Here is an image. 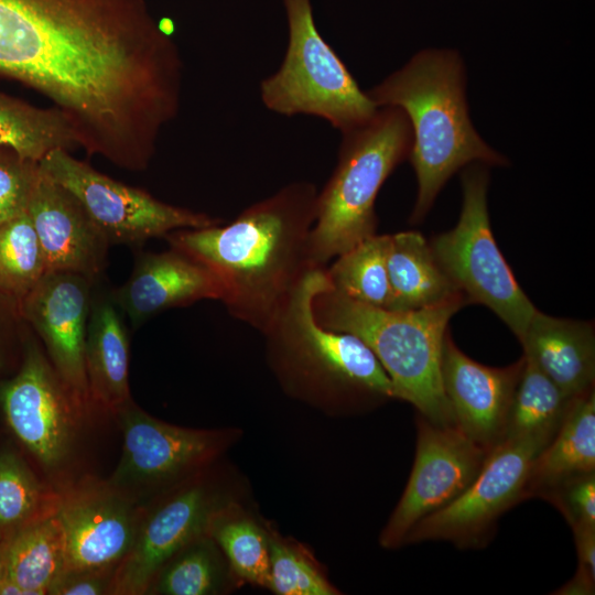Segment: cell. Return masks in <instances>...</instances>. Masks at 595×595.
<instances>
[{"instance_id":"6da1fadb","label":"cell","mask_w":595,"mask_h":595,"mask_svg":"<svg viewBox=\"0 0 595 595\" xmlns=\"http://www.w3.org/2000/svg\"><path fill=\"white\" fill-rule=\"evenodd\" d=\"M317 194L311 182H292L226 225L180 229L165 239L214 273L235 318L264 334L302 279L322 268L310 250Z\"/></svg>"},{"instance_id":"7a4b0ae2","label":"cell","mask_w":595,"mask_h":595,"mask_svg":"<svg viewBox=\"0 0 595 595\" xmlns=\"http://www.w3.org/2000/svg\"><path fill=\"white\" fill-rule=\"evenodd\" d=\"M466 68L453 48H425L366 91L377 107L400 108L413 134L409 161L418 181L412 223L421 221L446 182L473 163L506 166L472 123Z\"/></svg>"},{"instance_id":"3957f363","label":"cell","mask_w":595,"mask_h":595,"mask_svg":"<svg viewBox=\"0 0 595 595\" xmlns=\"http://www.w3.org/2000/svg\"><path fill=\"white\" fill-rule=\"evenodd\" d=\"M325 268H315L302 279L263 334L268 363L290 397L326 414H356L396 399L394 389L360 338L316 321L313 300L331 288Z\"/></svg>"},{"instance_id":"277c9868","label":"cell","mask_w":595,"mask_h":595,"mask_svg":"<svg viewBox=\"0 0 595 595\" xmlns=\"http://www.w3.org/2000/svg\"><path fill=\"white\" fill-rule=\"evenodd\" d=\"M464 295L413 311H392L354 301L328 288L315 295L313 312L324 327L353 334L375 354L396 399L437 425H455L441 377L443 340Z\"/></svg>"},{"instance_id":"5b68a950","label":"cell","mask_w":595,"mask_h":595,"mask_svg":"<svg viewBox=\"0 0 595 595\" xmlns=\"http://www.w3.org/2000/svg\"><path fill=\"white\" fill-rule=\"evenodd\" d=\"M413 134L398 107H378L365 123L342 132L336 166L318 191L310 237L316 267H326L353 246L376 234L375 201L385 181L409 160Z\"/></svg>"},{"instance_id":"8992f818","label":"cell","mask_w":595,"mask_h":595,"mask_svg":"<svg viewBox=\"0 0 595 595\" xmlns=\"http://www.w3.org/2000/svg\"><path fill=\"white\" fill-rule=\"evenodd\" d=\"M0 407L10 432L48 485L61 491L82 477L80 445L94 410L68 388L34 340L26 343L18 372L0 385Z\"/></svg>"},{"instance_id":"52a82bcc","label":"cell","mask_w":595,"mask_h":595,"mask_svg":"<svg viewBox=\"0 0 595 595\" xmlns=\"http://www.w3.org/2000/svg\"><path fill=\"white\" fill-rule=\"evenodd\" d=\"M288 46L260 84L262 104L275 113L315 116L342 132L367 122L378 107L320 34L311 0H284Z\"/></svg>"},{"instance_id":"ba28073f","label":"cell","mask_w":595,"mask_h":595,"mask_svg":"<svg viewBox=\"0 0 595 595\" xmlns=\"http://www.w3.org/2000/svg\"><path fill=\"white\" fill-rule=\"evenodd\" d=\"M247 494L241 475L219 459L143 505L132 547L115 572L111 595H144L171 555L209 533L216 517L247 502Z\"/></svg>"},{"instance_id":"9c48e42d","label":"cell","mask_w":595,"mask_h":595,"mask_svg":"<svg viewBox=\"0 0 595 595\" xmlns=\"http://www.w3.org/2000/svg\"><path fill=\"white\" fill-rule=\"evenodd\" d=\"M488 166L463 169V205L454 228L433 237L430 247L441 269L468 304L491 310L520 340L537 311L494 238L488 206Z\"/></svg>"},{"instance_id":"30bf717a","label":"cell","mask_w":595,"mask_h":595,"mask_svg":"<svg viewBox=\"0 0 595 595\" xmlns=\"http://www.w3.org/2000/svg\"><path fill=\"white\" fill-rule=\"evenodd\" d=\"M113 418L123 442L108 482L139 506L221 459L242 435L236 428L173 425L153 418L132 400Z\"/></svg>"},{"instance_id":"8fae6325","label":"cell","mask_w":595,"mask_h":595,"mask_svg":"<svg viewBox=\"0 0 595 595\" xmlns=\"http://www.w3.org/2000/svg\"><path fill=\"white\" fill-rule=\"evenodd\" d=\"M40 167L72 192L110 244H141L180 229L224 223L204 213L166 204L148 192L116 181L69 151L46 154Z\"/></svg>"},{"instance_id":"7c38bea8","label":"cell","mask_w":595,"mask_h":595,"mask_svg":"<svg viewBox=\"0 0 595 595\" xmlns=\"http://www.w3.org/2000/svg\"><path fill=\"white\" fill-rule=\"evenodd\" d=\"M543 446L524 439H504L493 447L472 484L443 508L416 522L404 544L447 541L459 549L485 547L499 518L524 500L531 463Z\"/></svg>"},{"instance_id":"4fadbf2b","label":"cell","mask_w":595,"mask_h":595,"mask_svg":"<svg viewBox=\"0 0 595 595\" xmlns=\"http://www.w3.org/2000/svg\"><path fill=\"white\" fill-rule=\"evenodd\" d=\"M412 470L396 508L379 536L385 549H397L412 527L458 497L475 479L488 454L456 425H437L416 415Z\"/></svg>"},{"instance_id":"5bb4252c","label":"cell","mask_w":595,"mask_h":595,"mask_svg":"<svg viewBox=\"0 0 595 595\" xmlns=\"http://www.w3.org/2000/svg\"><path fill=\"white\" fill-rule=\"evenodd\" d=\"M60 493L56 512L65 542L63 574L116 572L132 547L142 506L108 479L93 475L82 476Z\"/></svg>"},{"instance_id":"9a60e30c","label":"cell","mask_w":595,"mask_h":595,"mask_svg":"<svg viewBox=\"0 0 595 595\" xmlns=\"http://www.w3.org/2000/svg\"><path fill=\"white\" fill-rule=\"evenodd\" d=\"M93 280L66 271L46 272L20 302L45 354L68 388L90 409L85 343Z\"/></svg>"},{"instance_id":"2e32d148","label":"cell","mask_w":595,"mask_h":595,"mask_svg":"<svg viewBox=\"0 0 595 595\" xmlns=\"http://www.w3.org/2000/svg\"><path fill=\"white\" fill-rule=\"evenodd\" d=\"M524 357L507 367L482 365L465 355L450 331L441 356L442 385L455 425L489 452L505 436L507 416Z\"/></svg>"},{"instance_id":"e0dca14e","label":"cell","mask_w":595,"mask_h":595,"mask_svg":"<svg viewBox=\"0 0 595 595\" xmlns=\"http://www.w3.org/2000/svg\"><path fill=\"white\" fill-rule=\"evenodd\" d=\"M26 213L37 235L46 272H74L91 280L102 272L109 242L78 198L41 167Z\"/></svg>"},{"instance_id":"ac0fdd59","label":"cell","mask_w":595,"mask_h":595,"mask_svg":"<svg viewBox=\"0 0 595 595\" xmlns=\"http://www.w3.org/2000/svg\"><path fill=\"white\" fill-rule=\"evenodd\" d=\"M112 301L137 326L149 317L201 300H220L221 286L204 264L171 248L141 255Z\"/></svg>"},{"instance_id":"d6986e66","label":"cell","mask_w":595,"mask_h":595,"mask_svg":"<svg viewBox=\"0 0 595 595\" xmlns=\"http://www.w3.org/2000/svg\"><path fill=\"white\" fill-rule=\"evenodd\" d=\"M519 342L523 355L566 397L574 398L594 388L593 323L554 317L537 310Z\"/></svg>"},{"instance_id":"ffe728a7","label":"cell","mask_w":595,"mask_h":595,"mask_svg":"<svg viewBox=\"0 0 595 595\" xmlns=\"http://www.w3.org/2000/svg\"><path fill=\"white\" fill-rule=\"evenodd\" d=\"M85 369L90 402L96 411L113 416L131 400L129 339L113 301L98 299L90 304Z\"/></svg>"},{"instance_id":"44dd1931","label":"cell","mask_w":595,"mask_h":595,"mask_svg":"<svg viewBox=\"0 0 595 595\" xmlns=\"http://www.w3.org/2000/svg\"><path fill=\"white\" fill-rule=\"evenodd\" d=\"M595 472V389L573 398L554 437L533 458L524 500L541 498L561 483Z\"/></svg>"},{"instance_id":"7402d4cb","label":"cell","mask_w":595,"mask_h":595,"mask_svg":"<svg viewBox=\"0 0 595 595\" xmlns=\"http://www.w3.org/2000/svg\"><path fill=\"white\" fill-rule=\"evenodd\" d=\"M387 271L388 310H420L464 295L441 269L430 242L419 231L389 235Z\"/></svg>"},{"instance_id":"603a6c76","label":"cell","mask_w":595,"mask_h":595,"mask_svg":"<svg viewBox=\"0 0 595 595\" xmlns=\"http://www.w3.org/2000/svg\"><path fill=\"white\" fill-rule=\"evenodd\" d=\"M3 543L4 577L25 595L50 594L65 565L64 533L57 512L23 527Z\"/></svg>"},{"instance_id":"cb8c5ba5","label":"cell","mask_w":595,"mask_h":595,"mask_svg":"<svg viewBox=\"0 0 595 595\" xmlns=\"http://www.w3.org/2000/svg\"><path fill=\"white\" fill-rule=\"evenodd\" d=\"M239 585L221 550L207 533L171 555L155 573L145 594L218 595Z\"/></svg>"},{"instance_id":"d4e9b609","label":"cell","mask_w":595,"mask_h":595,"mask_svg":"<svg viewBox=\"0 0 595 595\" xmlns=\"http://www.w3.org/2000/svg\"><path fill=\"white\" fill-rule=\"evenodd\" d=\"M0 147L40 162L53 150L71 151L78 149L79 143L72 125L57 108L36 107L0 89Z\"/></svg>"},{"instance_id":"484cf974","label":"cell","mask_w":595,"mask_h":595,"mask_svg":"<svg viewBox=\"0 0 595 595\" xmlns=\"http://www.w3.org/2000/svg\"><path fill=\"white\" fill-rule=\"evenodd\" d=\"M523 357L504 439L531 440L544 447L559 431L573 398L566 397L531 360Z\"/></svg>"},{"instance_id":"4316f807","label":"cell","mask_w":595,"mask_h":595,"mask_svg":"<svg viewBox=\"0 0 595 595\" xmlns=\"http://www.w3.org/2000/svg\"><path fill=\"white\" fill-rule=\"evenodd\" d=\"M209 534L221 550L240 584L269 589L270 548L268 522L257 518L247 504H237L213 521Z\"/></svg>"},{"instance_id":"83f0119b","label":"cell","mask_w":595,"mask_h":595,"mask_svg":"<svg viewBox=\"0 0 595 595\" xmlns=\"http://www.w3.org/2000/svg\"><path fill=\"white\" fill-rule=\"evenodd\" d=\"M61 493L48 485L20 453L0 451V542L23 527L56 512Z\"/></svg>"},{"instance_id":"f1b7e54d","label":"cell","mask_w":595,"mask_h":595,"mask_svg":"<svg viewBox=\"0 0 595 595\" xmlns=\"http://www.w3.org/2000/svg\"><path fill=\"white\" fill-rule=\"evenodd\" d=\"M389 235H372L335 258L326 269L331 288L360 303L388 309L387 271Z\"/></svg>"},{"instance_id":"f546056e","label":"cell","mask_w":595,"mask_h":595,"mask_svg":"<svg viewBox=\"0 0 595 595\" xmlns=\"http://www.w3.org/2000/svg\"><path fill=\"white\" fill-rule=\"evenodd\" d=\"M46 273L43 251L26 212L0 225V293L22 301Z\"/></svg>"},{"instance_id":"4dcf8cb0","label":"cell","mask_w":595,"mask_h":595,"mask_svg":"<svg viewBox=\"0 0 595 595\" xmlns=\"http://www.w3.org/2000/svg\"><path fill=\"white\" fill-rule=\"evenodd\" d=\"M269 591L278 595H338L322 565L299 542L281 536L268 522Z\"/></svg>"},{"instance_id":"1f68e13d","label":"cell","mask_w":595,"mask_h":595,"mask_svg":"<svg viewBox=\"0 0 595 595\" xmlns=\"http://www.w3.org/2000/svg\"><path fill=\"white\" fill-rule=\"evenodd\" d=\"M39 169V162L0 147V225L26 212Z\"/></svg>"},{"instance_id":"d6a6232c","label":"cell","mask_w":595,"mask_h":595,"mask_svg":"<svg viewBox=\"0 0 595 595\" xmlns=\"http://www.w3.org/2000/svg\"><path fill=\"white\" fill-rule=\"evenodd\" d=\"M541 498L563 515L571 529L595 527V472L572 477Z\"/></svg>"},{"instance_id":"836d02e7","label":"cell","mask_w":595,"mask_h":595,"mask_svg":"<svg viewBox=\"0 0 595 595\" xmlns=\"http://www.w3.org/2000/svg\"><path fill=\"white\" fill-rule=\"evenodd\" d=\"M577 553L574 576L554 594L591 595L595 591V527L572 529Z\"/></svg>"},{"instance_id":"e575fe53","label":"cell","mask_w":595,"mask_h":595,"mask_svg":"<svg viewBox=\"0 0 595 595\" xmlns=\"http://www.w3.org/2000/svg\"><path fill=\"white\" fill-rule=\"evenodd\" d=\"M115 572H75L63 574L50 595H111Z\"/></svg>"},{"instance_id":"d590c367","label":"cell","mask_w":595,"mask_h":595,"mask_svg":"<svg viewBox=\"0 0 595 595\" xmlns=\"http://www.w3.org/2000/svg\"><path fill=\"white\" fill-rule=\"evenodd\" d=\"M0 595H25L24 591L14 582L3 578L0 582Z\"/></svg>"},{"instance_id":"8d00e7d4","label":"cell","mask_w":595,"mask_h":595,"mask_svg":"<svg viewBox=\"0 0 595 595\" xmlns=\"http://www.w3.org/2000/svg\"><path fill=\"white\" fill-rule=\"evenodd\" d=\"M6 576V551L4 543L0 542V582Z\"/></svg>"},{"instance_id":"74e56055","label":"cell","mask_w":595,"mask_h":595,"mask_svg":"<svg viewBox=\"0 0 595 595\" xmlns=\"http://www.w3.org/2000/svg\"><path fill=\"white\" fill-rule=\"evenodd\" d=\"M2 364H3V357H2V351L0 349V367L2 366Z\"/></svg>"}]
</instances>
